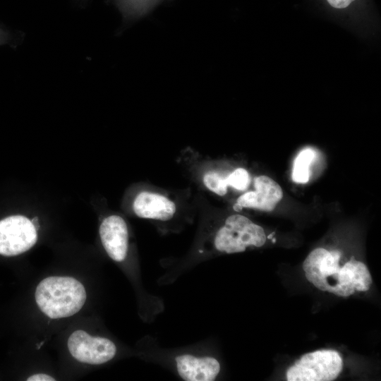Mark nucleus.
Listing matches in <instances>:
<instances>
[{
    "mask_svg": "<svg viewBox=\"0 0 381 381\" xmlns=\"http://www.w3.org/2000/svg\"><path fill=\"white\" fill-rule=\"evenodd\" d=\"M148 346L150 362L167 368L184 381H213L221 372L219 360L202 346L164 349L151 337Z\"/></svg>",
    "mask_w": 381,
    "mask_h": 381,
    "instance_id": "obj_1",
    "label": "nucleus"
},
{
    "mask_svg": "<svg viewBox=\"0 0 381 381\" xmlns=\"http://www.w3.org/2000/svg\"><path fill=\"white\" fill-rule=\"evenodd\" d=\"M35 300L40 309L51 318H61L78 313L86 300L83 285L69 277H49L38 284Z\"/></svg>",
    "mask_w": 381,
    "mask_h": 381,
    "instance_id": "obj_2",
    "label": "nucleus"
},
{
    "mask_svg": "<svg viewBox=\"0 0 381 381\" xmlns=\"http://www.w3.org/2000/svg\"><path fill=\"white\" fill-rule=\"evenodd\" d=\"M343 361L334 350H318L303 355L286 371L288 381H332L340 374Z\"/></svg>",
    "mask_w": 381,
    "mask_h": 381,
    "instance_id": "obj_3",
    "label": "nucleus"
},
{
    "mask_svg": "<svg viewBox=\"0 0 381 381\" xmlns=\"http://www.w3.org/2000/svg\"><path fill=\"white\" fill-rule=\"evenodd\" d=\"M341 253L323 248L313 250L303 263L307 280L322 291L334 294L340 270Z\"/></svg>",
    "mask_w": 381,
    "mask_h": 381,
    "instance_id": "obj_4",
    "label": "nucleus"
},
{
    "mask_svg": "<svg viewBox=\"0 0 381 381\" xmlns=\"http://www.w3.org/2000/svg\"><path fill=\"white\" fill-rule=\"evenodd\" d=\"M37 230L31 221L21 215L0 221V254L13 256L23 253L36 243Z\"/></svg>",
    "mask_w": 381,
    "mask_h": 381,
    "instance_id": "obj_5",
    "label": "nucleus"
},
{
    "mask_svg": "<svg viewBox=\"0 0 381 381\" xmlns=\"http://www.w3.org/2000/svg\"><path fill=\"white\" fill-rule=\"evenodd\" d=\"M68 348L75 359L92 365L105 363L112 360L117 352L116 346L111 339L92 337L83 330L71 334Z\"/></svg>",
    "mask_w": 381,
    "mask_h": 381,
    "instance_id": "obj_6",
    "label": "nucleus"
},
{
    "mask_svg": "<svg viewBox=\"0 0 381 381\" xmlns=\"http://www.w3.org/2000/svg\"><path fill=\"white\" fill-rule=\"evenodd\" d=\"M255 191H248L239 196L234 207H249L262 211L273 210L283 197L280 186L267 176L254 179Z\"/></svg>",
    "mask_w": 381,
    "mask_h": 381,
    "instance_id": "obj_7",
    "label": "nucleus"
},
{
    "mask_svg": "<svg viewBox=\"0 0 381 381\" xmlns=\"http://www.w3.org/2000/svg\"><path fill=\"white\" fill-rule=\"evenodd\" d=\"M99 236L102 246L116 262L122 261L128 253V229L125 220L120 216L111 215L101 223Z\"/></svg>",
    "mask_w": 381,
    "mask_h": 381,
    "instance_id": "obj_8",
    "label": "nucleus"
},
{
    "mask_svg": "<svg viewBox=\"0 0 381 381\" xmlns=\"http://www.w3.org/2000/svg\"><path fill=\"white\" fill-rule=\"evenodd\" d=\"M133 209L140 218L163 222L171 220L176 212V205L172 200L150 191L140 192L133 201Z\"/></svg>",
    "mask_w": 381,
    "mask_h": 381,
    "instance_id": "obj_9",
    "label": "nucleus"
},
{
    "mask_svg": "<svg viewBox=\"0 0 381 381\" xmlns=\"http://www.w3.org/2000/svg\"><path fill=\"white\" fill-rule=\"evenodd\" d=\"M315 157L314 152L307 148L302 150L296 157L292 172L293 181L296 183H305L309 180V166Z\"/></svg>",
    "mask_w": 381,
    "mask_h": 381,
    "instance_id": "obj_10",
    "label": "nucleus"
},
{
    "mask_svg": "<svg viewBox=\"0 0 381 381\" xmlns=\"http://www.w3.org/2000/svg\"><path fill=\"white\" fill-rule=\"evenodd\" d=\"M204 185L211 191L218 195L223 196L227 192L229 186L226 176L215 171L207 172L202 177Z\"/></svg>",
    "mask_w": 381,
    "mask_h": 381,
    "instance_id": "obj_11",
    "label": "nucleus"
},
{
    "mask_svg": "<svg viewBox=\"0 0 381 381\" xmlns=\"http://www.w3.org/2000/svg\"><path fill=\"white\" fill-rule=\"evenodd\" d=\"M226 181L229 186L238 190H244L250 183V176L246 169L238 168L226 176Z\"/></svg>",
    "mask_w": 381,
    "mask_h": 381,
    "instance_id": "obj_12",
    "label": "nucleus"
},
{
    "mask_svg": "<svg viewBox=\"0 0 381 381\" xmlns=\"http://www.w3.org/2000/svg\"><path fill=\"white\" fill-rule=\"evenodd\" d=\"M334 8H344L347 7L354 0H327Z\"/></svg>",
    "mask_w": 381,
    "mask_h": 381,
    "instance_id": "obj_13",
    "label": "nucleus"
},
{
    "mask_svg": "<svg viewBox=\"0 0 381 381\" xmlns=\"http://www.w3.org/2000/svg\"><path fill=\"white\" fill-rule=\"evenodd\" d=\"M28 381H53L54 378L44 373L33 375L27 379Z\"/></svg>",
    "mask_w": 381,
    "mask_h": 381,
    "instance_id": "obj_14",
    "label": "nucleus"
},
{
    "mask_svg": "<svg viewBox=\"0 0 381 381\" xmlns=\"http://www.w3.org/2000/svg\"><path fill=\"white\" fill-rule=\"evenodd\" d=\"M31 222L32 224H33L34 227L35 228V229L37 231L39 229V227H40V224H39V222H38V218L37 217H35L33 218L32 220H31Z\"/></svg>",
    "mask_w": 381,
    "mask_h": 381,
    "instance_id": "obj_15",
    "label": "nucleus"
},
{
    "mask_svg": "<svg viewBox=\"0 0 381 381\" xmlns=\"http://www.w3.org/2000/svg\"><path fill=\"white\" fill-rule=\"evenodd\" d=\"M76 1L83 3V2H85L87 0H76Z\"/></svg>",
    "mask_w": 381,
    "mask_h": 381,
    "instance_id": "obj_16",
    "label": "nucleus"
}]
</instances>
